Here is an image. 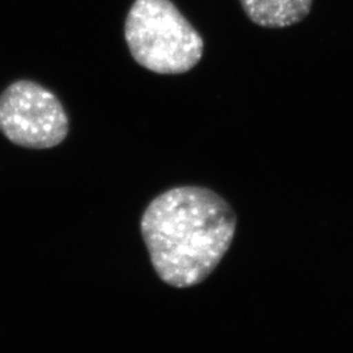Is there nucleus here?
Wrapping results in <instances>:
<instances>
[{
    "label": "nucleus",
    "instance_id": "f257e3e1",
    "mask_svg": "<svg viewBox=\"0 0 353 353\" xmlns=\"http://www.w3.org/2000/svg\"><path fill=\"white\" fill-rule=\"evenodd\" d=\"M237 217L211 190L182 186L152 201L141 217V234L159 278L176 288L208 278L227 254Z\"/></svg>",
    "mask_w": 353,
    "mask_h": 353
},
{
    "label": "nucleus",
    "instance_id": "f03ea898",
    "mask_svg": "<svg viewBox=\"0 0 353 353\" xmlns=\"http://www.w3.org/2000/svg\"><path fill=\"white\" fill-rule=\"evenodd\" d=\"M125 37L132 58L156 74H183L202 59L201 34L170 0H137L127 14Z\"/></svg>",
    "mask_w": 353,
    "mask_h": 353
},
{
    "label": "nucleus",
    "instance_id": "7ed1b4c3",
    "mask_svg": "<svg viewBox=\"0 0 353 353\" xmlns=\"http://www.w3.org/2000/svg\"><path fill=\"white\" fill-rule=\"evenodd\" d=\"M0 131L17 145L45 150L65 139L68 119L51 92L21 80L0 96Z\"/></svg>",
    "mask_w": 353,
    "mask_h": 353
},
{
    "label": "nucleus",
    "instance_id": "20e7f679",
    "mask_svg": "<svg viewBox=\"0 0 353 353\" xmlns=\"http://www.w3.org/2000/svg\"><path fill=\"white\" fill-rule=\"evenodd\" d=\"M248 17L263 28H285L303 21L313 0H240Z\"/></svg>",
    "mask_w": 353,
    "mask_h": 353
}]
</instances>
